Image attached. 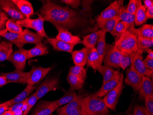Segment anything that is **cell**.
I'll return each mask as SVG.
<instances>
[{"instance_id": "1", "label": "cell", "mask_w": 153, "mask_h": 115, "mask_svg": "<svg viewBox=\"0 0 153 115\" xmlns=\"http://www.w3.org/2000/svg\"><path fill=\"white\" fill-rule=\"evenodd\" d=\"M37 14L41 15L44 21L68 30L85 27L89 24L88 15L86 13L76 11L68 7L60 6L50 1L43 4Z\"/></svg>"}, {"instance_id": "2", "label": "cell", "mask_w": 153, "mask_h": 115, "mask_svg": "<svg viewBox=\"0 0 153 115\" xmlns=\"http://www.w3.org/2000/svg\"><path fill=\"white\" fill-rule=\"evenodd\" d=\"M82 109L84 115H107L108 108L103 98L98 96L96 93L83 98Z\"/></svg>"}, {"instance_id": "3", "label": "cell", "mask_w": 153, "mask_h": 115, "mask_svg": "<svg viewBox=\"0 0 153 115\" xmlns=\"http://www.w3.org/2000/svg\"><path fill=\"white\" fill-rule=\"evenodd\" d=\"M114 46L123 53H136L137 51V37L128 30L115 41Z\"/></svg>"}, {"instance_id": "4", "label": "cell", "mask_w": 153, "mask_h": 115, "mask_svg": "<svg viewBox=\"0 0 153 115\" xmlns=\"http://www.w3.org/2000/svg\"><path fill=\"white\" fill-rule=\"evenodd\" d=\"M123 0H117L111 3L96 17V23L98 28L106 21L117 17L120 9L123 6Z\"/></svg>"}, {"instance_id": "5", "label": "cell", "mask_w": 153, "mask_h": 115, "mask_svg": "<svg viewBox=\"0 0 153 115\" xmlns=\"http://www.w3.org/2000/svg\"><path fill=\"white\" fill-rule=\"evenodd\" d=\"M123 82V74L122 73L119 83L115 88L109 92L103 98V100L108 108L112 110H116L119 98L124 89Z\"/></svg>"}, {"instance_id": "6", "label": "cell", "mask_w": 153, "mask_h": 115, "mask_svg": "<svg viewBox=\"0 0 153 115\" xmlns=\"http://www.w3.org/2000/svg\"><path fill=\"white\" fill-rule=\"evenodd\" d=\"M122 53L115 46L106 44L105 52L103 62L104 65L118 69L120 67V61Z\"/></svg>"}, {"instance_id": "7", "label": "cell", "mask_w": 153, "mask_h": 115, "mask_svg": "<svg viewBox=\"0 0 153 115\" xmlns=\"http://www.w3.org/2000/svg\"><path fill=\"white\" fill-rule=\"evenodd\" d=\"M85 95H79L72 102L59 107L56 110L58 115H84L82 109V102Z\"/></svg>"}, {"instance_id": "8", "label": "cell", "mask_w": 153, "mask_h": 115, "mask_svg": "<svg viewBox=\"0 0 153 115\" xmlns=\"http://www.w3.org/2000/svg\"><path fill=\"white\" fill-rule=\"evenodd\" d=\"M38 15L39 17L37 19L25 18L23 20H16V22L22 27L33 29L36 32L37 34L43 38H48V37L44 29V20L41 15Z\"/></svg>"}, {"instance_id": "9", "label": "cell", "mask_w": 153, "mask_h": 115, "mask_svg": "<svg viewBox=\"0 0 153 115\" xmlns=\"http://www.w3.org/2000/svg\"><path fill=\"white\" fill-rule=\"evenodd\" d=\"M59 79L57 77L47 78L40 84L36 91L38 99L44 96L48 92L56 90L59 86Z\"/></svg>"}, {"instance_id": "10", "label": "cell", "mask_w": 153, "mask_h": 115, "mask_svg": "<svg viewBox=\"0 0 153 115\" xmlns=\"http://www.w3.org/2000/svg\"><path fill=\"white\" fill-rule=\"evenodd\" d=\"M27 59V50L19 48L16 51L13 52L8 60L13 65L16 70L23 71Z\"/></svg>"}, {"instance_id": "11", "label": "cell", "mask_w": 153, "mask_h": 115, "mask_svg": "<svg viewBox=\"0 0 153 115\" xmlns=\"http://www.w3.org/2000/svg\"><path fill=\"white\" fill-rule=\"evenodd\" d=\"M143 61V53L137 52L131 63V68L142 77L148 76L150 77H151V79L153 80V70H149L146 68Z\"/></svg>"}, {"instance_id": "12", "label": "cell", "mask_w": 153, "mask_h": 115, "mask_svg": "<svg viewBox=\"0 0 153 115\" xmlns=\"http://www.w3.org/2000/svg\"><path fill=\"white\" fill-rule=\"evenodd\" d=\"M0 7L13 20H18L26 18L12 1L0 0Z\"/></svg>"}, {"instance_id": "13", "label": "cell", "mask_w": 153, "mask_h": 115, "mask_svg": "<svg viewBox=\"0 0 153 115\" xmlns=\"http://www.w3.org/2000/svg\"><path fill=\"white\" fill-rule=\"evenodd\" d=\"M51 70V67H33L29 72V77L27 81V85L34 86L42 80Z\"/></svg>"}, {"instance_id": "14", "label": "cell", "mask_w": 153, "mask_h": 115, "mask_svg": "<svg viewBox=\"0 0 153 115\" xmlns=\"http://www.w3.org/2000/svg\"><path fill=\"white\" fill-rule=\"evenodd\" d=\"M58 31V34L56 38L64 42L75 46L79 44H82V40L78 35H74L72 34L68 29L61 26L55 25Z\"/></svg>"}, {"instance_id": "15", "label": "cell", "mask_w": 153, "mask_h": 115, "mask_svg": "<svg viewBox=\"0 0 153 115\" xmlns=\"http://www.w3.org/2000/svg\"><path fill=\"white\" fill-rule=\"evenodd\" d=\"M143 80V77L137 74L131 68L127 70L125 83L133 88L135 92L138 91L140 86Z\"/></svg>"}, {"instance_id": "16", "label": "cell", "mask_w": 153, "mask_h": 115, "mask_svg": "<svg viewBox=\"0 0 153 115\" xmlns=\"http://www.w3.org/2000/svg\"><path fill=\"white\" fill-rule=\"evenodd\" d=\"M1 75L6 77L9 83L26 84L29 77V72H25L16 69L9 73H1Z\"/></svg>"}, {"instance_id": "17", "label": "cell", "mask_w": 153, "mask_h": 115, "mask_svg": "<svg viewBox=\"0 0 153 115\" xmlns=\"http://www.w3.org/2000/svg\"><path fill=\"white\" fill-rule=\"evenodd\" d=\"M128 31L135 35L137 38L153 39V25L145 24L138 29L135 28L134 26H132L129 28Z\"/></svg>"}, {"instance_id": "18", "label": "cell", "mask_w": 153, "mask_h": 115, "mask_svg": "<svg viewBox=\"0 0 153 115\" xmlns=\"http://www.w3.org/2000/svg\"><path fill=\"white\" fill-rule=\"evenodd\" d=\"M121 74L122 73H120L119 71H117V74L112 79L104 84H102L101 88L96 92L97 96L100 97H103L115 88L119 83Z\"/></svg>"}, {"instance_id": "19", "label": "cell", "mask_w": 153, "mask_h": 115, "mask_svg": "<svg viewBox=\"0 0 153 115\" xmlns=\"http://www.w3.org/2000/svg\"><path fill=\"white\" fill-rule=\"evenodd\" d=\"M56 110L52 101H42L39 103L31 115H51Z\"/></svg>"}, {"instance_id": "20", "label": "cell", "mask_w": 153, "mask_h": 115, "mask_svg": "<svg viewBox=\"0 0 153 115\" xmlns=\"http://www.w3.org/2000/svg\"><path fill=\"white\" fill-rule=\"evenodd\" d=\"M46 42L51 45L54 50L59 51H64L68 53L73 52L74 46L68 44L56 38H49L46 39Z\"/></svg>"}, {"instance_id": "21", "label": "cell", "mask_w": 153, "mask_h": 115, "mask_svg": "<svg viewBox=\"0 0 153 115\" xmlns=\"http://www.w3.org/2000/svg\"><path fill=\"white\" fill-rule=\"evenodd\" d=\"M139 95L142 99L153 95V80L148 76L143 77V80L138 90Z\"/></svg>"}, {"instance_id": "22", "label": "cell", "mask_w": 153, "mask_h": 115, "mask_svg": "<svg viewBox=\"0 0 153 115\" xmlns=\"http://www.w3.org/2000/svg\"><path fill=\"white\" fill-rule=\"evenodd\" d=\"M102 64L96 47L88 49L86 62L87 66L91 67L95 71L98 70L100 67L102 65Z\"/></svg>"}, {"instance_id": "23", "label": "cell", "mask_w": 153, "mask_h": 115, "mask_svg": "<svg viewBox=\"0 0 153 115\" xmlns=\"http://www.w3.org/2000/svg\"><path fill=\"white\" fill-rule=\"evenodd\" d=\"M36 89V86L27 85L26 87L20 93H19V95L12 99L5 102L6 105H7L8 107H10L14 104L23 101L24 100L27 98L30 95V93Z\"/></svg>"}, {"instance_id": "24", "label": "cell", "mask_w": 153, "mask_h": 115, "mask_svg": "<svg viewBox=\"0 0 153 115\" xmlns=\"http://www.w3.org/2000/svg\"><path fill=\"white\" fill-rule=\"evenodd\" d=\"M78 96V95L75 90L70 87L63 96L57 100L53 101L52 102L56 109H57L60 106L71 102L75 99Z\"/></svg>"}, {"instance_id": "25", "label": "cell", "mask_w": 153, "mask_h": 115, "mask_svg": "<svg viewBox=\"0 0 153 115\" xmlns=\"http://www.w3.org/2000/svg\"><path fill=\"white\" fill-rule=\"evenodd\" d=\"M88 49L85 47L72 53V58L75 65L84 67L86 64Z\"/></svg>"}, {"instance_id": "26", "label": "cell", "mask_w": 153, "mask_h": 115, "mask_svg": "<svg viewBox=\"0 0 153 115\" xmlns=\"http://www.w3.org/2000/svg\"><path fill=\"white\" fill-rule=\"evenodd\" d=\"M26 18H30L34 14L33 7L27 0H12Z\"/></svg>"}, {"instance_id": "27", "label": "cell", "mask_w": 153, "mask_h": 115, "mask_svg": "<svg viewBox=\"0 0 153 115\" xmlns=\"http://www.w3.org/2000/svg\"><path fill=\"white\" fill-rule=\"evenodd\" d=\"M22 40L25 44H37L42 42L43 38L40 37L36 33L33 32L27 29H26L21 33Z\"/></svg>"}, {"instance_id": "28", "label": "cell", "mask_w": 153, "mask_h": 115, "mask_svg": "<svg viewBox=\"0 0 153 115\" xmlns=\"http://www.w3.org/2000/svg\"><path fill=\"white\" fill-rule=\"evenodd\" d=\"M13 46L8 41H0V62L8 60L13 53Z\"/></svg>"}, {"instance_id": "29", "label": "cell", "mask_w": 153, "mask_h": 115, "mask_svg": "<svg viewBox=\"0 0 153 115\" xmlns=\"http://www.w3.org/2000/svg\"><path fill=\"white\" fill-rule=\"evenodd\" d=\"M102 32L99 30L92 33L85 35L82 38V44L88 49H92L95 47Z\"/></svg>"}, {"instance_id": "30", "label": "cell", "mask_w": 153, "mask_h": 115, "mask_svg": "<svg viewBox=\"0 0 153 115\" xmlns=\"http://www.w3.org/2000/svg\"><path fill=\"white\" fill-rule=\"evenodd\" d=\"M0 37L4 38L12 44H14L19 48H22L25 45L22 40L21 34L5 32L1 34Z\"/></svg>"}, {"instance_id": "31", "label": "cell", "mask_w": 153, "mask_h": 115, "mask_svg": "<svg viewBox=\"0 0 153 115\" xmlns=\"http://www.w3.org/2000/svg\"><path fill=\"white\" fill-rule=\"evenodd\" d=\"M48 53V47L42 42H40L36 44L33 48L27 50V59L46 55Z\"/></svg>"}, {"instance_id": "32", "label": "cell", "mask_w": 153, "mask_h": 115, "mask_svg": "<svg viewBox=\"0 0 153 115\" xmlns=\"http://www.w3.org/2000/svg\"><path fill=\"white\" fill-rule=\"evenodd\" d=\"M98 71L103 77L102 84H104L111 80L117 72V71H115L111 67L105 65H101Z\"/></svg>"}, {"instance_id": "33", "label": "cell", "mask_w": 153, "mask_h": 115, "mask_svg": "<svg viewBox=\"0 0 153 115\" xmlns=\"http://www.w3.org/2000/svg\"><path fill=\"white\" fill-rule=\"evenodd\" d=\"M67 79L71 88L75 90H79L83 88L85 80L80 77L69 73Z\"/></svg>"}, {"instance_id": "34", "label": "cell", "mask_w": 153, "mask_h": 115, "mask_svg": "<svg viewBox=\"0 0 153 115\" xmlns=\"http://www.w3.org/2000/svg\"><path fill=\"white\" fill-rule=\"evenodd\" d=\"M23 32L22 27L17 23L16 20L11 19H9L6 23L5 29L0 31V34L5 32L21 34Z\"/></svg>"}, {"instance_id": "35", "label": "cell", "mask_w": 153, "mask_h": 115, "mask_svg": "<svg viewBox=\"0 0 153 115\" xmlns=\"http://www.w3.org/2000/svg\"><path fill=\"white\" fill-rule=\"evenodd\" d=\"M118 17L120 19V21L126 23L131 26L134 25L135 15L131 14L128 12L125 7L123 6L120 9Z\"/></svg>"}, {"instance_id": "36", "label": "cell", "mask_w": 153, "mask_h": 115, "mask_svg": "<svg viewBox=\"0 0 153 115\" xmlns=\"http://www.w3.org/2000/svg\"><path fill=\"white\" fill-rule=\"evenodd\" d=\"M146 8L142 4L138 8L135 14L134 24L140 26L146 22L148 20L146 15Z\"/></svg>"}, {"instance_id": "37", "label": "cell", "mask_w": 153, "mask_h": 115, "mask_svg": "<svg viewBox=\"0 0 153 115\" xmlns=\"http://www.w3.org/2000/svg\"><path fill=\"white\" fill-rule=\"evenodd\" d=\"M106 34L105 33H101L100 37L97 41V47H96L100 57V61L102 63H103V59L105 54L106 49Z\"/></svg>"}, {"instance_id": "38", "label": "cell", "mask_w": 153, "mask_h": 115, "mask_svg": "<svg viewBox=\"0 0 153 115\" xmlns=\"http://www.w3.org/2000/svg\"><path fill=\"white\" fill-rule=\"evenodd\" d=\"M119 21H120V19L117 16L106 21V22H105L99 28L102 32L105 33L110 32L111 33L113 32L117 23Z\"/></svg>"}, {"instance_id": "39", "label": "cell", "mask_w": 153, "mask_h": 115, "mask_svg": "<svg viewBox=\"0 0 153 115\" xmlns=\"http://www.w3.org/2000/svg\"><path fill=\"white\" fill-rule=\"evenodd\" d=\"M130 27V26L128 24L123 21H119L117 23L114 30L111 34L115 38V41H116L123 34L128 31Z\"/></svg>"}, {"instance_id": "40", "label": "cell", "mask_w": 153, "mask_h": 115, "mask_svg": "<svg viewBox=\"0 0 153 115\" xmlns=\"http://www.w3.org/2000/svg\"><path fill=\"white\" fill-rule=\"evenodd\" d=\"M153 46V39L137 38V51L143 53L144 52Z\"/></svg>"}, {"instance_id": "41", "label": "cell", "mask_w": 153, "mask_h": 115, "mask_svg": "<svg viewBox=\"0 0 153 115\" xmlns=\"http://www.w3.org/2000/svg\"><path fill=\"white\" fill-rule=\"evenodd\" d=\"M136 53H123L120 61V67L123 70H125L131 65L133 62L134 57Z\"/></svg>"}, {"instance_id": "42", "label": "cell", "mask_w": 153, "mask_h": 115, "mask_svg": "<svg viewBox=\"0 0 153 115\" xmlns=\"http://www.w3.org/2000/svg\"><path fill=\"white\" fill-rule=\"evenodd\" d=\"M69 73L78 76L85 80L87 76L86 71L84 67L78 65H75L71 67L69 70Z\"/></svg>"}, {"instance_id": "43", "label": "cell", "mask_w": 153, "mask_h": 115, "mask_svg": "<svg viewBox=\"0 0 153 115\" xmlns=\"http://www.w3.org/2000/svg\"><path fill=\"white\" fill-rule=\"evenodd\" d=\"M142 4L141 0H130L126 9L130 14L135 15L137 9Z\"/></svg>"}, {"instance_id": "44", "label": "cell", "mask_w": 153, "mask_h": 115, "mask_svg": "<svg viewBox=\"0 0 153 115\" xmlns=\"http://www.w3.org/2000/svg\"><path fill=\"white\" fill-rule=\"evenodd\" d=\"M38 100V99L37 97L35 92L33 93V94H32L30 97H28L27 102L26 109L24 112L23 115H27Z\"/></svg>"}, {"instance_id": "45", "label": "cell", "mask_w": 153, "mask_h": 115, "mask_svg": "<svg viewBox=\"0 0 153 115\" xmlns=\"http://www.w3.org/2000/svg\"><path fill=\"white\" fill-rule=\"evenodd\" d=\"M133 115H151L144 106L140 104L134 105Z\"/></svg>"}, {"instance_id": "46", "label": "cell", "mask_w": 153, "mask_h": 115, "mask_svg": "<svg viewBox=\"0 0 153 115\" xmlns=\"http://www.w3.org/2000/svg\"><path fill=\"white\" fill-rule=\"evenodd\" d=\"M145 108L150 115H153V95L146 97L144 98Z\"/></svg>"}, {"instance_id": "47", "label": "cell", "mask_w": 153, "mask_h": 115, "mask_svg": "<svg viewBox=\"0 0 153 115\" xmlns=\"http://www.w3.org/2000/svg\"><path fill=\"white\" fill-rule=\"evenodd\" d=\"M8 20L9 18L6 13L4 12L0 13V31L5 29L6 23Z\"/></svg>"}, {"instance_id": "48", "label": "cell", "mask_w": 153, "mask_h": 115, "mask_svg": "<svg viewBox=\"0 0 153 115\" xmlns=\"http://www.w3.org/2000/svg\"><path fill=\"white\" fill-rule=\"evenodd\" d=\"M61 2H64L68 6H71L75 9L79 8L81 4V1L79 0H62Z\"/></svg>"}, {"instance_id": "49", "label": "cell", "mask_w": 153, "mask_h": 115, "mask_svg": "<svg viewBox=\"0 0 153 115\" xmlns=\"http://www.w3.org/2000/svg\"><path fill=\"white\" fill-rule=\"evenodd\" d=\"M27 98H27L25 100H24L23 101L21 102L15 104H14L13 105L10 106V107H8V110H11L12 112H13L14 111H16V110H18L23 108L24 105L27 103Z\"/></svg>"}, {"instance_id": "50", "label": "cell", "mask_w": 153, "mask_h": 115, "mask_svg": "<svg viewBox=\"0 0 153 115\" xmlns=\"http://www.w3.org/2000/svg\"><path fill=\"white\" fill-rule=\"evenodd\" d=\"M143 61L146 68L149 70H153V59L149 58L147 56L146 58Z\"/></svg>"}, {"instance_id": "51", "label": "cell", "mask_w": 153, "mask_h": 115, "mask_svg": "<svg viewBox=\"0 0 153 115\" xmlns=\"http://www.w3.org/2000/svg\"><path fill=\"white\" fill-rule=\"evenodd\" d=\"M93 2L92 1H84L82 2V12L86 13V12L90 11V6L92 3Z\"/></svg>"}, {"instance_id": "52", "label": "cell", "mask_w": 153, "mask_h": 115, "mask_svg": "<svg viewBox=\"0 0 153 115\" xmlns=\"http://www.w3.org/2000/svg\"><path fill=\"white\" fill-rule=\"evenodd\" d=\"M134 104L133 102L131 101V103L130 104L128 108V110L125 113V115H133V110H134ZM107 115H110L108 114Z\"/></svg>"}, {"instance_id": "53", "label": "cell", "mask_w": 153, "mask_h": 115, "mask_svg": "<svg viewBox=\"0 0 153 115\" xmlns=\"http://www.w3.org/2000/svg\"><path fill=\"white\" fill-rule=\"evenodd\" d=\"M9 83L6 77L0 75V87H2Z\"/></svg>"}, {"instance_id": "54", "label": "cell", "mask_w": 153, "mask_h": 115, "mask_svg": "<svg viewBox=\"0 0 153 115\" xmlns=\"http://www.w3.org/2000/svg\"><path fill=\"white\" fill-rule=\"evenodd\" d=\"M146 15L148 19H152L153 18V6L147 8L146 10Z\"/></svg>"}, {"instance_id": "55", "label": "cell", "mask_w": 153, "mask_h": 115, "mask_svg": "<svg viewBox=\"0 0 153 115\" xmlns=\"http://www.w3.org/2000/svg\"><path fill=\"white\" fill-rule=\"evenodd\" d=\"M8 106L6 105V103H3V104L0 106V115H3V114L7 111L8 109Z\"/></svg>"}, {"instance_id": "56", "label": "cell", "mask_w": 153, "mask_h": 115, "mask_svg": "<svg viewBox=\"0 0 153 115\" xmlns=\"http://www.w3.org/2000/svg\"><path fill=\"white\" fill-rule=\"evenodd\" d=\"M143 3L144 5L143 6L146 9L153 6V0H144Z\"/></svg>"}, {"instance_id": "57", "label": "cell", "mask_w": 153, "mask_h": 115, "mask_svg": "<svg viewBox=\"0 0 153 115\" xmlns=\"http://www.w3.org/2000/svg\"><path fill=\"white\" fill-rule=\"evenodd\" d=\"M24 113V110H23V109H21L18 110L13 112V115H23Z\"/></svg>"}, {"instance_id": "58", "label": "cell", "mask_w": 153, "mask_h": 115, "mask_svg": "<svg viewBox=\"0 0 153 115\" xmlns=\"http://www.w3.org/2000/svg\"><path fill=\"white\" fill-rule=\"evenodd\" d=\"M146 52H147L148 53V55L147 56L148 57H149V58L151 59H153V50L149 48V49H148L147 50H146Z\"/></svg>"}, {"instance_id": "59", "label": "cell", "mask_w": 153, "mask_h": 115, "mask_svg": "<svg viewBox=\"0 0 153 115\" xmlns=\"http://www.w3.org/2000/svg\"><path fill=\"white\" fill-rule=\"evenodd\" d=\"M3 115H13V112H12L11 110H7L3 114Z\"/></svg>"}, {"instance_id": "60", "label": "cell", "mask_w": 153, "mask_h": 115, "mask_svg": "<svg viewBox=\"0 0 153 115\" xmlns=\"http://www.w3.org/2000/svg\"><path fill=\"white\" fill-rule=\"evenodd\" d=\"M3 104V103H1V104H0V106H1V105H2V104Z\"/></svg>"}, {"instance_id": "61", "label": "cell", "mask_w": 153, "mask_h": 115, "mask_svg": "<svg viewBox=\"0 0 153 115\" xmlns=\"http://www.w3.org/2000/svg\"></svg>"}]
</instances>
